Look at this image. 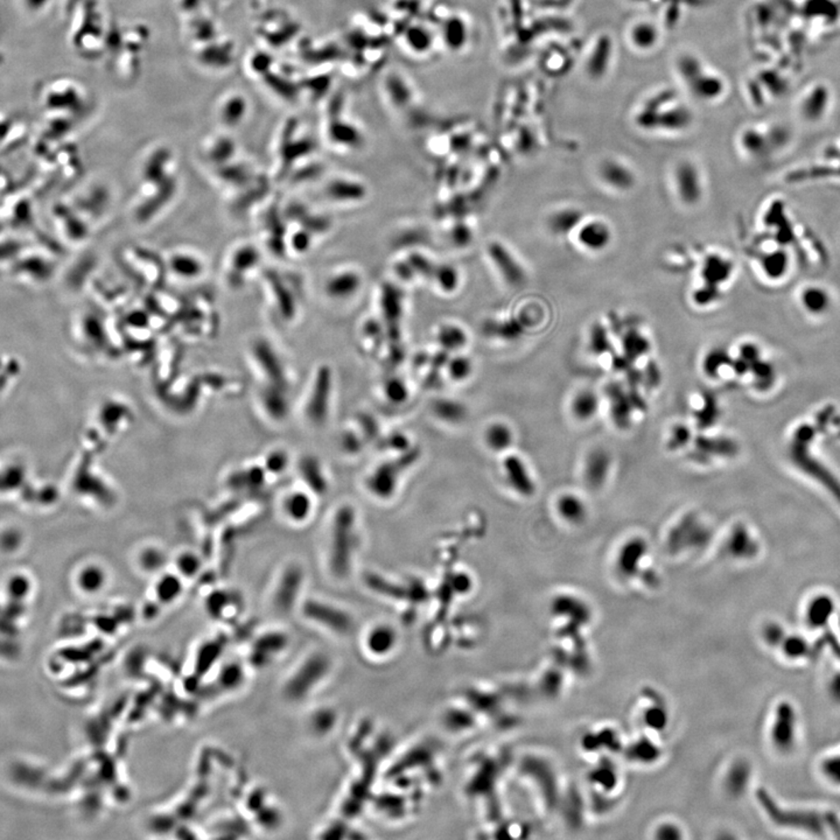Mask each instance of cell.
Wrapping results in <instances>:
<instances>
[{
    "mask_svg": "<svg viewBox=\"0 0 840 840\" xmlns=\"http://www.w3.org/2000/svg\"><path fill=\"white\" fill-rule=\"evenodd\" d=\"M357 542L355 510L352 505H342L334 515L330 538V569L336 576L349 573Z\"/></svg>",
    "mask_w": 840,
    "mask_h": 840,
    "instance_id": "6da1fadb",
    "label": "cell"
},
{
    "mask_svg": "<svg viewBox=\"0 0 840 840\" xmlns=\"http://www.w3.org/2000/svg\"><path fill=\"white\" fill-rule=\"evenodd\" d=\"M636 121L646 130H683L691 124L692 116L676 97L663 94V99L653 96L646 99Z\"/></svg>",
    "mask_w": 840,
    "mask_h": 840,
    "instance_id": "7a4b0ae2",
    "label": "cell"
},
{
    "mask_svg": "<svg viewBox=\"0 0 840 840\" xmlns=\"http://www.w3.org/2000/svg\"><path fill=\"white\" fill-rule=\"evenodd\" d=\"M676 65L679 77L695 99L710 102L722 95V79L695 55L683 54Z\"/></svg>",
    "mask_w": 840,
    "mask_h": 840,
    "instance_id": "3957f363",
    "label": "cell"
},
{
    "mask_svg": "<svg viewBox=\"0 0 840 840\" xmlns=\"http://www.w3.org/2000/svg\"><path fill=\"white\" fill-rule=\"evenodd\" d=\"M419 452L411 449L402 453V457L393 461L384 462L370 474L366 485L370 493L381 500H389L398 488L399 478L403 471L411 467L418 460Z\"/></svg>",
    "mask_w": 840,
    "mask_h": 840,
    "instance_id": "277c9868",
    "label": "cell"
},
{
    "mask_svg": "<svg viewBox=\"0 0 840 840\" xmlns=\"http://www.w3.org/2000/svg\"><path fill=\"white\" fill-rule=\"evenodd\" d=\"M711 539V529L700 521L698 515L691 513L672 527L668 534L666 545L671 554H677L688 549H702L709 545Z\"/></svg>",
    "mask_w": 840,
    "mask_h": 840,
    "instance_id": "5b68a950",
    "label": "cell"
},
{
    "mask_svg": "<svg viewBox=\"0 0 840 840\" xmlns=\"http://www.w3.org/2000/svg\"><path fill=\"white\" fill-rule=\"evenodd\" d=\"M797 303L807 317L822 319L834 310V297L827 286L821 284H807L798 291Z\"/></svg>",
    "mask_w": 840,
    "mask_h": 840,
    "instance_id": "8992f818",
    "label": "cell"
},
{
    "mask_svg": "<svg viewBox=\"0 0 840 840\" xmlns=\"http://www.w3.org/2000/svg\"><path fill=\"white\" fill-rule=\"evenodd\" d=\"M330 395H332V373L330 368H321L314 383L313 391L310 402L307 404V415L315 425L326 422L330 413Z\"/></svg>",
    "mask_w": 840,
    "mask_h": 840,
    "instance_id": "52a82bcc",
    "label": "cell"
},
{
    "mask_svg": "<svg viewBox=\"0 0 840 840\" xmlns=\"http://www.w3.org/2000/svg\"><path fill=\"white\" fill-rule=\"evenodd\" d=\"M675 186L678 198L684 205H697L702 200V177L695 164L679 162L675 171Z\"/></svg>",
    "mask_w": 840,
    "mask_h": 840,
    "instance_id": "ba28073f",
    "label": "cell"
},
{
    "mask_svg": "<svg viewBox=\"0 0 840 840\" xmlns=\"http://www.w3.org/2000/svg\"><path fill=\"white\" fill-rule=\"evenodd\" d=\"M796 712L789 702H782L776 712L771 739L774 745L781 751L793 749L796 740Z\"/></svg>",
    "mask_w": 840,
    "mask_h": 840,
    "instance_id": "9c48e42d",
    "label": "cell"
},
{
    "mask_svg": "<svg viewBox=\"0 0 840 840\" xmlns=\"http://www.w3.org/2000/svg\"><path fill=\"white\" fill-rule=\"evenodd\" d=\"M762 802L776 823L782 824L784 827L802 829V830H807L812 834H821V836L823 834V822L817 814H809V812H791L790 814L787 811L780 810L766 795L763 796Z\"/></svg>",
    "mask_w": 840,
    "mask_h": 840,
    "instance_id": "30bf717a",
    "label": "cell"
},
{
    "mask_svg": "<svg viewBox=\"0 0 840 840\" xmlns=\"http://www.w3.org/2000/svg\"><path fill=\"white\" fill-rule=\"evenodd\" d=\"M576 231L578 243L590 252L605 250L612 241L610 225L601 220L583 221Z\"/></svg>",
    "mask_w": 840,
    "mask_h": 840,
    "instance_id": "8fae6325",
    "label": "cell"
},
{
    "mask_svg": "<svg viewBox=\"0 0 840 840\" xmlns=\"http://www.w3.org/2000/svg\"><path fill=\"white\" fill-rule=\"evenodd\" d=\"M504 471L511 489L523 498H530L536 491V485L527 466L517 455H509L503 461Z\"/></svg>",
    "mask_w": 840,
    "mask_h": 840,
    "instance_id": "7c38bea8",
    "label": "cell"
},
{
    "mask_svg": "<svg viewBox=\"0 0 840 840\" xmlns=\"http://www.w3.org/2000/svg\"><path fill=\"white\" fill-rule=\"evenodd\" d=\"M600 179L605 185L619 191H627L635 185V174L628 166L616 159H607L600 165Z\"/></svg>",
    "mask_w": 840,
    "mask_h": 840,
    "instance_id": "4fadbf2b",
    "label": "cell"
},
{
    "mask_svg": "<svg viewBox=\"0 0 840 840\" xmlns=\"http://www.w3.org/2000/svg\"><path fill=\"white\" fill-rule=\"evenodd\" d=\"M648 554V544L641 537H633L628 539L620 549L617 554V569L620 572L632 577L637 573L642 564V560Z\"/></svg>",
    "mask_w": 840,
    "mask_h": 840,
    "instance_id": "5bb4252c",
    "label": "cell"
},
{
    "mask_svg": "<svg viewBox=\"0 0 840 840\" xmlns=\"http://www.w3.org/2000/svg\"><path fill=\"white\" fill-rule=\"evenodd\" d=\"M610 455L605 449L590 452L585 465V480L592 489H599L606 482L610 474Z\"/></svg>",
    "mask_w": 840,
    "mask_h": 840,
    "instance_id": "9a60e30c",
    "label": "cell"
},
{
    "mask_svg": "<svg viewBox=\"0 0 840 840\" xmlns=\"http://www.w3.org/2000/svg\"><path fill=\"white\" fill-rule=\"evenodd\" d=\"M489 254L508 283L511 285H521L523 283L525 278L523 270L505 247H502L501 244H491Z\"/></svg>",
    "mask_w": 840,
    "mask_h": 840,
    "instance_id": "2e32d148",
    "label": "cell"
},
{
    "mask_svg": "<svg viewBox=\"0 0 840 840\" xmlns=\"http://www.w3.org/2000/svg\"><path fill=\"white\" fill-rule=\"evenodd\" d=\"M695 449L702 458H719L732 457L737 453V445L731 439L725 437H705L700 435L695 440Z\"/></svg>",
    "mask_w": 840,
    "mask_h": 840,
    "instance_id": "e0dca14e",
    "label": "cell"
},
{
    "mask_svg": "<svg viewBox=\"0 0 840 840\" xmlns=\"http://www.w3.org/2000/svg\"><path fill=\"white\" fill-rule=\"evenodd\" d=\"M733 264L726 258L711 254L706 258L702 267V278L706 285L718 287L731 278Z\"/></svg>",
    "mask_w": 840,
    "mask_h": 840,
    "instance_id": "ac0fdd59",
    "label": "cell"
},
{
    "mask_svg": "<svg viewBox=\"0 0 840 840\" xmlns=\"http://www.w3.org/2000/svg\"><path fill=\"white\" fill-rule=\"evenodd\" d=\"M610 409L614 422L621 427L628 426L632 418L634 408H637L635 397L628 395L620 386H613L610 390Z\"/></svg>",
    "mask_w": 840,
    "mask_h": 840,
    "instance_id": "d6986e66",
    "label": "cell"
},
{
    "mask_svg": "<svg viewBox=\"0 0 840 840\" xmlns=\"http://www.w3.org/2000/svg\"><path fill=\"white\" fill-rule=\"evenodd\" d=\"M312 498L303 491H293L287 495L283 502L284 513L287 518L296 523H303L312 513Z\"/></svg>",
    "mask_w": 840,
    "mask_h": 840,
    "instance_id": "ffe728a7",
    "label": "cell"
},
{
    "mask_svg": "<svg viewBox=\"0 0 840 840\" xmlns=\"http://www.w3.org/2000/svg\"><path fill=\"white\" fill-rule=\"evenodd\" d=\"M834 613V600L827 595H819L811 600L807 608V623L811 629H819L827 626Z\"/></svg>",
    "mask_w": 840,
    "mask_h": 840,
    "instance_id": "44dd1931",
    "label": "cell"
},
{
    "mask_svg": "<svg viewBox=\"0 0 840 840\" xmlns=\"http://www.w3.org/2000/svg\"><path fill=\"white\" fill-rule=\"evenodd\" d=\"M301 579V572L297 567H292L284 574L276 594V603L279 610H289L291 605L294 603Z\"/></svg>",
    "mask_w": 840,
    "mask_h": 840,
    "instance_id": "7402d4cb",
    "label": "cell"
},
{
    "mask_svg": "<svg viewBox=\"0 0 840 840\" xmlns=\"http://www.w3.org/2000/svg\"><path fill=\"white\" fill-rule=\"evenodd\" d=\"M560 517L572 524L583 523L587 517V508L583 500L574 494H564L556 503Z\"/></svg>",
    "mask_w": 840,
    "mask_h": 840,
    "instance_id": "603a6c76",
    "label": "cell"
},
{
    "mask_svg": "<svg viewBox=\"0 0 840 840\" xmlns=\"http://www.w3.org/2000/svg\"><path fill=\"white\" fill-rule=\"evenodd\" d=\"M629 41L634 48L639 50H653L659 40V30L649 21H639L630 27Z\"/></svg>",
    "mask_w": 840,
    "mask_h": 840,
    "instance_id": "cb8c5ba5",
    "label": "cell"
},
{
    "mask_svg": "<svg viewBox=\"0 0 840 840\" xmlns=\"http://www.w3.org/2000/svg\"><path fill=\"white\" fill-rule=\"evenodd\" d=\"M583 222V213L576 208H564L550 218L549 227L554 234L569 235L576 231Z\"/></svg>",
    "mask_w": 840,
    "mask_h": 840,
    "instance_id": "d4e9b609",
    "label": "cell"
},
{
    "mask_svg": "<svg viewBox=\"0 0 840 840\" xmlns=\"http://www.w3.org/2000/svg\"><path fill=\"white\" fill-rule=\"evenodd\" d=\"M432 412L437 418L448 424H460L467 417L466 406L452 399H437L432 404Z\"/></svg>",
    "mask_w": 840,
    "mask_h": 840,
    "instance_id": "484cf974",
    "label": "cell"
},
{
    "mask_svg": "<svg viewBox=\"0 0 840 840\" xmlns=\"http://www.w3.org/2000/svg\"><path fill=\"white\" fill-rule=\"evenodd\" d=\"M300 471L307 486L319 495L326 494L328 489V482L323 474V468L319 461L314 458H306L300 465Z\"/></svg>",
    "mask_w": 840,
    "mask_h": 840,
    "instance_id": "4316f807",
    "label": "cell"
},
{
    "mask_svg": "<svg viewBox=\"0 0 840 840\" xmlns=\"http://www.w3.org/2000/svg\"><path fill=\"white\" fill-rule=\"evenodd\" d=\"M486 444L491 451L504 452L514 442V433L504 422H493L486 430Z\"/></svg>",
    "mask_w": 840,
    "mask_h": 840,
    "instance_id": "83f0119b",
    "label": "cell"
},
{
    "mask_svg": "<svg viewBox=\"0 0 840 840\" xmlns=\"http://www.w3.org/2000/svg\"><path fill=\"white\" fill-rule=\"evenodd\" d=\"M382 303L384 306L386 320L390 325V330H392V336L397 337V323H398L401 312H402L401 310V296L397 292V289L393 286H386L384 292H383Z\"/></svg>",
    "mask_w": 840,
    "mask_h": 840,
    "instance_id": "f1b7e54d",
    "label": "cell"
},
{
    "mask_svg": "<svg viewBox=\"0 0 840 840\" xmlns=\"http://www.w3.org/2000/svg\"><path fill=\"white\" fill-rule=\"evenodd\" d=\"M599 410V398L592 391H581L577 393L572 402V412L580 420H588Z\"/></svg>",
    "mask_w": 840,
    "mask_h": 840,
    "instance_id": "f546056e",
    "label": "cell"
},
{
    "mask_svg": "<svg viewBox=\"0 0 840 840\" xmlns=\"http://www.w3.org/2000/svg\"><path fill=\"white\" fill-rule=\"evenodd\" d=\"M361 284L359 276L353 272L340 274L337 277L330 280L327 290L332 297H349L355 293Z\"/></svg>",
    "mask_w": 840,
    "mask_h": 840,
    "instance_id": "4dcf8cb0",
    "label": "cell"
},
{
    "mask_svg": "<svg viewBox=\"0 0 840 840\" xmlns=\"http://www.w3.org/2000/svg\"><path fill=\"white\" fill-rule=\"evenodd\" d=\"M719 417H720V408H719L718 401L712 395L706 396L702 405L697 410V413H695L697 425L702 427V430L709 429L718 422Z\"/></svg>",
    "mask_w": 840,
    "mask_h": 840,
    "instance_id": "1f68e13d",
    "label": "cell"
},
{
    "mask_svg": "<svg viewBox=\"0 0 840 840\" xmlns=\"http://www.w3.org/2000/svg\"><path fill=\"white\" fill-rule=\"evenodd\" d=\"M330 196L341 201H356L366 195L363 186L349 181H335L328 188Z\"/></svg>",
    "mask_w": 840,
    "mask_h": 840,
    "instance_id": "d6a6232c",
    "label": "cell"
},
{
    "mask_svg": "<svg viewBox=\"0 0 840 840\" xmlns=\"http://www.w3.org/2000/svg\"><path fill=\"white\" fill-rule=\"evenodd\" d=\"M726 545L728 552L734 557H745L751 552V538L748 536L747 531L740 525H737L731 531Z\"/></svg>",
    "mask_w": 840,
    "mask_h": 840,
    "instance_id": "836d02e7",
    "label": "cell"
},
{
    "mask_svg": "<svg viewBox=\"0 0 840 840\" xmlns=\"http://www.w3.org/2000/svg\"><path fill=\"white\" fill-rule=\"evenodd\" d=\"M781 646L784 655L789 659H798L814 655V650L809 646L807 639L801 636H785Z\"/></svg>",
    "mask_w": 840,
    "mask_h": 840,
    "instance_id": "e575fe53",
    "label": "cell"
},
{
    "mask_svg": "<svg viewBox=\"0 0 840 840\" xmlns=\"http://www.w3.org/2000/svg\"><path fill=\"white\" fill-rule=\"evenodd\" d=\"M182 586L181 581L179 580L178 577L172 576V574H166L164 577L160 578L158 583H157V597L158 599L165 601V603H172L173 600L181 593Z\"/></svg>",
    "mask_w": 840,
    "mask_h": 840,
    "instance_id": "d590c367",
    "label": "cell"
},
{
    "mask_svg": "<svg viewBox=\"0 0 840 840\" xmlns=\"http://www.w3.org/2000/svg\"><path fill=\"white\" fill-rule=\"evenodd\" d=\"M139 565L146 572H157L165 565V554L158 547H149L142 549L139 554Z\"/></svg>",
    "mask_w": 840,
    "mask_h": 840,
    "instance_id": "8d00e7d4",
    "label": "cell"
},
{
    "mask_svg": "<svg viewBox=\"0 0 840 840\" xmlns=\"http://www.w3.org/2000/svg\"><path fill=\"white\" fill-rule=\"evenodd\" d=\"M727 354L722 349H715L710 352L702 361V369L710 377H718L719 371L727 366Z\"/></svg>",
    "mask_w": 840,
    "mask_h": 840,
    "instance_id": "74e56055",
    "label": "cell"
},
{
    "mask_svg": "<svg viewBox=\"0 0 840 840\" xmlns=\"http://www.w3.org/2000/svg\"><path fill=\"white\" fill-rule=\"evenodd\" d=\"M79 583H81L83 590H88V592H97L104 586V583H106L104 571L101 570L99 567H88L81 574Z\"/></svg>",
    "mask_w": 840,
    "mask_h": 840,
    "instance_id": "f35d334b",
    "label": "cell"
},
{
    "mask_svg": "<svg viewBox=\"0 0 840 840\" xmlns=\"http://www.w3.org/2000/svg\"><path fill=\"white\" fill-rule=\"evenodd\" d=\"M466 335L460 328L448 326L442 328L439 335V341L447 349H459L466 343Z\"/></svg>",
    "mask_w": 840,
    "mask_h": 840,
    "instance_id": "ab89813d",
    "label": "cell"
},
{
    "mask_svg": "<svg viewBox=\"0 0 840 840\" xmlns=\"http://www.w3.org/2000/svg\"><path fill=\"white\" fill-rule=\"evenodd\" d=\"M649 350V343L639 334H630L625 340V353L628 359H639Z\"/></svg>",
    "mask_w": 840,
    "mask_h": 840,
    "instance_id": "60d3db41",
    "label": "cell"
},
{
    "mask_svg": "<svg viewBox=\"0 0 840 840\" xmlns=\"http://www.w3.org/2000/svg\"><path fill=\"white\" fill-rule=\"evenodd\" d=\"M384 391H386V398L393 404H403L409 397L408 388L401 379H390L389 382L386 384Z\"/></svg>",
    "mask_w": 840,
    "mask_h": 840,
    "instance_id": "b9f144b4",
    "label": "cell"
},
{
    "mask_svg": "<svg viewBox=\"0 0 840 840\" xmlns=\"http://www.w3.org/2000/svg\"><path fill=\"white\" fill-rule=\"evenodd\" d=\"M177 567L186 577H191L200 570V559L191 552H185L177 558Z\"/></svg>",
    "mask_w": 840,
    "mask_h": 840,
    "instance_id": "7bdbcfd3",
    "label": "cell"
},
{
    "mask_svg": "<svg viewBox=\"0 0 840 840\" xmlns=\"http://www.w3.org/2000/svg\"><path fill=\"white\" fill-rule=\"evenodd\" d=\"M690 440H691V431L689 427L684 424H679L672 429L668 446L672 451H677V449H681L688 445Z\"/></svg>",
    "mask_w": 840,
    "mask_h": 840,
    "instance_id": "ee69618b",
    "label": "cell"
},
{
    "mask_svg": "<svg viewBox=\"0 0 840 840\" xmlns=\"http://www.w3.org/2000/svg\"><path fill=\"white\" fill-rule=\"evenodd\" d=\"M448 371L452 379L455 381H462L467 379L471 373V362L466 357H457L452 359L448 364Z\"/></svg>",
    "mask_w": 840,
    "mask_h": 840,
    "instance_id": "f6af8a7d",
    "label": "cell"
},
{
    "mask_svg": "<svg viewBox=\"0 0 840 840\" xmlns=\"http://www.w3.org/2000/svg\"><path fill=\"white\" fill-rule=\"evenodd\" d=\"M440 286L445 291H453L458 284V274L451 267H442L435 271Z\"/></svg>",
    "mask_w": 840,
    "mask_h": 840,
    "instance_id": "bcb514c9",
    "label": "cell"
},
{
    "mask_svg": "<svg viewBox=\"0 0 840 840\" xmlns=\"http://www.w3.org/2000/svg\"><path fill=\"white\" fill-rule=\"evenodd\" d=\"M822 771L829 781L840 785V756H834L825 760L822 766Z\"/></svg>",
    "mask_w": 840,
    "mask_h": 840,
    "instance_id": "7dc6e473",
    "label": "cell"
},
{
    "mask_svg": "<svg viewBox=\"0 0 840 840\" xmlns=\"http://www.w3.org/2000/svg\"><path fill=\"white\" fill-rule=\"evenodd\" d=\"M289 458L284 452H274L267 460V468L274 474L283 473L286 469Z\"/></svg>",
    "mask_w": 840,
    "mask_h": 840,
    "instance_id": "c3c4849f",
    "label": "cell"
},
{
    "mask_svg": "<svg viewBox=\"0 0 840 840\" xmlns=\"http://www.w3.org/2000/svg\"><path fill=\"white\" fill-rule=\"evenodd\" d=\"M763 634H765L766 641L771 646H781L783 639H785V632L780 625H776V623L768 625Z\"/></svg>",
    "mask_w": 840,
    "mask_h": 840,
    "instance_id": "681fc988",
    "label": "cell"
},
{
    "mask_svg": "<svg viewBox=\"0 0 840 840\" xmlns=\"http://www.w3.org/2000/svg\"><path fill=\"white\" fill-rule=\"evenodd\" d=\"M341 442H342L343 449H345L346 452H348V453H352V454H354V453H357V452L361 451V448H362V442H361V439H359V437L355 435V433H353V432H346V433L343 435Z\"/></svg>",
    "mask_w": 840,
    "mask_h": 840,
    "instance_id": "f907efd6",
    "label": "cell"
},
{
    "mask_svg": "<svg viewBox=\"0 0 840 840\" xmlns=\"http://www.w3.org/2000/svg\"><path fill=\"white\" fill-rule=\"evenodd\" d=\"M388 442H389V447L391 448V449H395V451L402 452V453H404V452L409 451L410 449L409 440H408V438H406L405 435H399V433H397V435H391V437L388 439Z\"/></svg>",
    "mask_w": 840,
    "mask_h": 840,
    "instance_id": "816d5d0a",
    "label": "cell"
},
{
    "mask_svg": "<svg viewBox=\"0 0 840 840\" xmlns=\"http://www.w3.org/2000/svg\"><path fill=\"white\" fill-rule=\"evenodd\" d=\"M359 422L366 437L376 438L379 435V426L376 424L375 419L370 418L369 415H363Z\"/></svg>",
    "mask_w": 840,
    "mask_h": 840,
    "instance_id": "f5cc1de1",
    "label": "cell"
},
{
    "mask_svg": "<svg viewBox=\"0 0 840 840\" xmlns=\"http://www.w3.org/2000/svg\"><path fill=\"white\" fill-rule=\"evenodd\" d=\"M453 583L458 592H467L471 588V578L468 577L467 574L458 573L453 578Z\"/></svg>",
    "mask_w": 840,
    "mask_h": 840,
    "instance_id": "db71d44e",
    "label": "cell"
},
{
    "mask_svg": "<svg viewBox=\"0 0 840 840\" xmlns=\"http://www.w3.org/2000/svg\"><path fill=\"white\" fill-rule=\"evenodd\" d=\"M410 263H411L412 265H413V267L417 269V270H420L419 272H422V274H430V272L432 271L431 264L429 263V261H426L425 258L422 257V256H413V257L411 258V262H410Z\"/></svg>",
    "mask_w": 840,
    "mask_h": 840,
    "instance_id": "11a10c76",
    "label": "cell"
},
{
    "mask_svg": "<svg viewBox=\"0 0 840 840\" xmlns=\"http://www.w3.org/2000/svg\"><path fill=\"white\" fill-rule=\"evenodd\" d=\"M830 692L832 697L836 700H839L840 702V673L839 675L834 676V679H832V682L830 684Z\"/></svg>",
    "mask_w": 840,
    "mask_h": 840,
    "instance_id": "9f6ffc18",
    "label": "cell"
}]
</instances>
